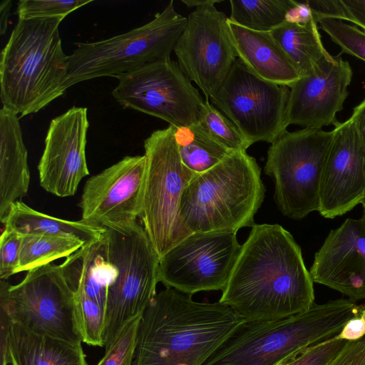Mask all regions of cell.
<instances>
[{"mask_svg":"<svg viewBox=\"0 0 365 365\" xmlns=\"http://www.w3.org/2000/svg\"><path fill=\"white\" fill-rule=\"evenodd\" d=\"M220 302L244 321L280 319L314 304V282L300 247L278 224H255Z\"/></svg>","mask_w":365,"mask_h":365,"instance_id":"1","label":"cell"},{"mask_svg":"<svg viewBox=\"0 0 365 365\" xmlns=\"http://www.w3.org/2000/svg\"><path fill=\"white\" fill-rule=\"evenodd\" d=\"M243 322L226 304L166 287L141 316L133 365H202Z\"/></svg>","mask_w":365,"mask_h":365,"instance_id":"2","label":"cell"},{"mask_svg":"<svg viewBox=\"0 0 365 365\" xmlns=\"http://www.w3.org/2000/svg\"><path fill=\"white\" fill-rule=\"evenodd\" d=\"M62 21L19 19L1 52V101L19 118L37 113L66 91Z\"/></svg>","mask_w":365,"mask_h":365,"instance_id":"3","label":"cell"},{"mask_svg":"<svg viewBox=\"0 0 365 365\" xmlns=\"http://www.w3.org/2000/svg\"><path fill=\"white\" fill-rule=\"evenodd\" d=\"M359 308L337 299L284 319L244 321L202 365H279L337 336Z\"/></svg>","mask_w":365,"mask_h":365,"instance_id":"4","label":"cell"},{"mask_svg":"<svg viewBox=\"0 0 365 365\" xmlns=\"http://www.w3.org/2000/svg\"><path fill=\"white\" fill-rule=\"evenodd\" d=\"M264 194L255 158L233 151L190 181L180 198V217L192 233L237 232L255 224Z\"/></svg>","mask_w":365,"mask_h":365,"instance_id":"5","label":"cell"},{"mask_svg":"<svg viewBox=\"0 0 365 365\" xmlns=\"http://www.w3.org/2000/svg\"><path fill=\"white\" fill-rule=\"evenodd\" d=\"M187 24L174 1L153 20L130 31L90 43H79L68 56L65 88L103 76L116 78L158 60L170 58Z\"/></svg>","mask_w":365,"mask_h":365,"instance_id":"6","label":"cell"},{"mask_svg":"<svg viewBox=\"0 0 365 365\" xmlns=\"http://www.w3.org/2000/svg\"><path fill=\"white\" fill-rule=\"evenodd\" d=\"M103 235L114 269L105 307L106 349L126 324L143 314L157 294L160 257L137 220L106 227Z\"/></svg>","mask_w":365,"mask_h":365,"instance_id":"7","label":"cell"},{"mask_svg":"<svg viewBox=\"0 0 365 365\" xmlns=\"http://www.w3.org/2000/svg\"><path fill=\"white\" fill-rule=\"evenodd\" d=\"M144 148L147 170L140 217L161 258L192 234L180 217V201L196 174L182 163L172 125L154 130Z\"/></svg>","mask_w":365,"mask_h":365,"instance_id":"8","label":"cell"},{"mask_svg":"<svg viewBox=\"0 0 365 365\" xmlns=\"http://www.w3.org/2000/svg\"><path fill=\"white\" fill-rule=\"evenodd\" d=\"M334 130L286 131L271 143L264 173L274 182L275 202L286 217L301 220L319 207V186Z\"/></svg>","mask_w":365,"mask_h":365,"instance_id":"9","label":"cell"},{"mask_svg":"<svg viewBox=\"0 0 365 365\" xmlns=\"http://www.w3.org/2000/svg\"><path fill=\"white\" fill-rule=\"evenodd\" d=\"M0 304L6 307L13 322L31 332L83 342L74 293L60 265L33 269L16 285L1 279Z\"/></svg>","mask_w":365,"mask_h":365,"instance_id":"10","label":"cell"},{"mask_svg":"<svg viewBox=\"0 0 365 365\" xmlns=\"http://www.w3.org/2000/svg\"><path fill=\"white\" fill-rule=\"evenodd\" d=\"M112 91L125 108L158 118L175 128L200 120L205 100L177 62L170 58L124 73Z\"/></svg>","mask_w":365,"mask_h":365,"instance_id":"11","label":"cell"},{"mask_svg":"<svg viewBox=\"0 0 365 365\" xmlns=\"http://www.w3.org/2000/svg\"><path fill=\"white\" fill-rule=\"evenodd\" d=\"M289 91L258 77L237 58L210 100L252 144L272 143L287 131Z\"/></svg>","mask_w":365,"mask_h":365,"instance_id":"12","label":"cell"},{"mask_svg":"<svg viewBox=\"0 0 365 365\" xmlns=\"http://www.w3.org/2000/svg\"><path fill=\"white\" fill-rule=\"evenodd\" d=\"M236 234L192 233L160 258L159 282L189 295L222 291L241 250Z\"/></svg>","mask_w":365,"mask_h":365,"instance_id":"13","label":"cell"},{"mask_svg":"<svg viewBox=\"0 0 365 365\" xmlns=\"http://www.w3.org/2000/svg\"><path fill=\"white\" fill-rule=\"evenodd\" d=\"M227 21L215 5L195 9L187 17L173 49L180 68L207 101L217 92L237 58Z\"/></svg>","mask_w":365,"mask_h":365,"instance_id":"14","label":"cell"},{"mask_svg":"<svg viewBox=\"0 0 365 365\" xmlns=\"http://www.w3.org/2000/svg\"><path fill=\"white\" fill-rule=\"evenodd\" d=\"M147 170L145 155L126 156L91 177L79 206L81 220L106 227L140 216Z\"/></svg>","mask_w":365,"mask_h":365,"instance_id":"15","label":"cell"},{"mask_svg":"<svg viewBox=\"0 0 365 365\" xmlns=\"http://www.w3.org/2000/svg\"><path fill=\"white\" fill-rule=\"evenodd\" d=\"M88 109L73 106L53 118L38 165L41 186L60 197L73 196L89 174L86 147Z\"/></svg>","mask_w":365,"mask_h":365,"instance_id":"16","label":"cell"},{"mask_svg":"<svg viewBox=\"0 0 365 365\" xmlns=\"http://www.w3.org/2000/svg\"><path fill=\"white\" fill-rule=\"evenodd\" d=\"M324 165L318 212L332 219L365 199V148L354 121L336 125Z\"/></svg>","mask_w":365,"mask_h":365,"instance_id":"17","label":"cell"},{"mask_svg":"<svg viewBox=\"0 0 365 365\" xmlns=\"http://www.w3.org/2000/svg\"><path fill=\"white\" fill-rule=\"evenodd\" d=\"M353 76L349 61L333 56L289 87L286 124L322 129L339 123L336 113L344 108Z\"/></svg>","mask_w":365,"mask_h":365,"instance_id":"18","label":"cell"},{"mask_svg":"<svg viewBox=\"0 0 365 365\" xmlns=\"http://www.w3.org/2000/svg\"><path fill=\"white\" fill-rule=\"evenodd\" d=\"M309 273L314 283L327 286L356 302L365 300V215L347 218L331 230L315 253Z\"/></svg>","mask_w":365,"mask_h":365,"instance_id":"19","label":"cell"},{"mask_svg":"<svg viewBox=\"0 0 365 365\" xmlns=\"http://www.w3.org/2000/svg\"><path fill=\"white\" fill-rule=\"evenodd\" d=\"M237 58L258 77L289 88L299 78L270 31H257L227 21Z\"/></svg>","mask_w":365,"mask_h":365,"instance_id":"20","label":"cell"},{"mask_svg":"<svg viewBox=\"0 0 365 365\" xmlns=\"http://www.w3.org/2000/svg\"><path fill=\"white\" fill-rule=\"evenodd\" d=\"M30 182L28 153L23 140L19 116L0 110V220L10 207L26 195Z\"/></svg>","mask_w":365,"mask_h":365,"instance_id":"21","label":"cell"},{"mask_svg":"<svg viewBox=\"0 0 365 365\" xmlns=\"http://www.w3.org/2000/svg\"><path fill=\"white\" fill-rule=\"evenodd\" d=\"M60 266L73 293L83 292L105 309L107 290L113 279L114 269L108 259L103 233L67 257Z\"/></svg>","mask_w":365,"mask_h":365,"instance_id":"22","label":"cell"},{"mask_svg":"<svg viewBox=\"0 0 365 365\" xmlns=\"http://www.w3.org/2000/svg\"><path fill=\"white\" fill-rule=\"evenodd\" d=\"M9 354L11 365H88L81 343L37 334L14 322Z\"/></svg>","mask_w":365,"mask_h":365,"instance_id":"23","label":"cell"},{"mask_svg":"<svg viewBox=\"0 0 365 365\" xmlns=\"http://www.w3.org/2000/svg\"><path fill=\"white\" fill-rule=\"evenodd\" d=\"M317 24L313 16L305 22L287 19L270 31L300 77L333 57L322 43Z\"/></svg>","mask_w":365,"mask_h":365,"instance_id":"24","label":"cell"},{"mask_svg":"<svg viewBox=\"0 0 365 365\" xmlns=\"http://www.w3.org/2000/svg\"><path fill=\"white\" fill-rule=\"evenodd\" d=\"M1 222L4 225V228L21 236H63L79 239L85 244L101 237L105 230V227L89 224L82 220L71 221L48 215L19 200L10 207L7 215Z\"/></svg>","mask_w":365,"mask_h":365,"instance_id":"25","label":"cell"},{"mask_svg":"<svg viewBox=\"0 0 365 365\" xmlns=\"http://www.w3.org/2000/svg\"><path fill=\"white\" fill-rule=\"evenodd\" d=\"M175 137L182 163L195 174L208 170L231 153L212 137L200 121L187 127L175 128Z\"/></svg>","mask_w":365,"mask_h":365,"instance_id":"26","label":"cell"},{"mask_svg":"<svg viewBox=\"0 0 365 365\" xmlns=\"http://www.w3.org/2000/svg\"><path fill=\"white\" fill-rule=\"evenodd\" d=\"M228 19L241 26L257 31H272L284 23L291 11L297 6L293 0H230Z\"/></svg>","mask_w":365,"mask_h":365,"instance_id":"27","label":"cell"},{"mask_svg":"<svg viewBox=\"0 0 365 365\" xmlns=\"http://www.w3.org/2000/svg\"><path fill=\"white\" fill-rule=\"evenodd\" d=\"M85 243L74 237L48 235L22 237L18 273L30 271L78 250Z\"/></svg>","mask_w":365,"mask_h":365,"instance_id":"28","label":"cell"},{"mask_svg":"<svg viewBox=\"0 0 365 365\" xmlns=\"http://www.w3.org/2000/svg\"><path fill=\"white\" fill-rule=\"evenodd\" d=\"M200 121L217 141L231 152L246 151L252 145L209 101L205 100Z\"/></svg>","mask_w":365,"mask_h":365,"instance_id":"29","label":"cell"},{"mask_svg":"<svg viewBox=\"0 0 365 365\" xmlns=\"http://www.w3.org/2000/svg\"><path fill=\"white\" fill-rule=\"evenodd\" d=\"M74 296L83 342L105 346V309L81 291L76 292Z\"/></svg>","mask_w":365,"mask_h":365,"instance_id":"30","label":"cell"},{"mask_svg":"<svg viewBox=\"0 0 365 365\" xmlns=\"http://www.w3.org/2000/svg\"><path fill=\"white\" fill-rule=\"evenodd\" d=\"M317 23L341 53L365 62V31L337 19L323 18Z\"/></svg>","mask_w":365,"mask_h":365,"instance_id":"31","label":"cell"},{"mask_svg":"<svg viewBox=\"0 0 365 365\" xmlns=\"http://www.w3.org/2000/svg\"><path fill=\"white\" fill-rule=\"evenodd\" d=\"M317 21L337 19L353 23L365 31V0H311L306 1Z\"/></svg>","mask_w":365,"mask_h":365,"instance_id":"32","label":"cell"},{"mask_svg":"<svg viewBox=\"0 0 365 365\" xmlns=\"http://www.w3.org/2000/svg\"><path fill=\"white\" fill-rule=\"evenodd\" d=\"M93 2V0H21L16 14L19 19H64L75 10Z\"/></svg>","mask_w":365,"mask_h":365,"instance_id":"33","label":"cell"},{"mask_svg":"<svg viewBox=\"0 0 365 365\" xmlns=\"http://www.w3.org/2000/svg\"><path fill=\"white\" fill-rule=\"evenodd\" d=\"M141 316L134 318L121 329L96 365H133Z\"/></svg>","mask_w":365,"mask_h":365,"instance_id":"34","label":"cell"},{"mask_svg":"<svg viewBox=\"0 0 365 365\" xmlns=\"http://www.w3.org/2000/svg\"><path fill=\"white\" fill-rule=\"evenodd\" d=\"M346 341L336 336L307 348L279 365H329Z\"/></svg>","mask_w":365,"mask_h":365,"instance_id":"35","label":"cell"},{"mask_svg":"<svg viewBox=\"0 0 365 365\" xmlns=\"http://www.w3.org/2000/svg\"><path fill=\"white\" fill-rule=\"evenodd\" d=\"M21 235L4 228L0 237V279L18 273L22 242Z\"/></svg>","mask_w":365,"mask_h":365,"instance_id":"36","label":"cell"},{"mask_svg":"<svg viewBox=\"0 0 365 365\" xmlns=\"http://www.w3.org/2000/svg\"><path fill=\"white\" fill-rule=\"evenodd\" d=\"M329 365H365V335L347 341Z\"/></svg>","mask_w":365,"mask_h":365,"instance_id":"37","label":"cell"},{"mask_svg":"<svg viewBox=\"0 0 365 365\" xmlns=\"http://www.w3.org/2000/svg\"><path fill=\"white\" fill-rule=\"evenodd\" d=\"M365 335V309L360 304L358 313L350 319L344 326L337 338L346 341H354Z\"/></svg>","mask_w":365,"mask_h":365,"instance_id":"38","label":"cell"},{"mask_svg":"<svg viewBox=\"0 0 365 365\" xmlns=\"http://www.w3.org/2000/svg\"><path fill=\"white\" fill-rule=\"evenodd\" d=\"M12 319L6 307L0 304V359L1 365H7L9 362V336Z\"/></svg>","mask_w":365,"mask_h":365,"instance_id":"39","label":"cell"},{"mask_svg":"<svg viewBox=\"0 0 365 365\" xmlns=\"http://www.w3.org/2000/svg\"><path fill=\"white\" fill-rule=\"evenodd\" d=\"M350 118L356 125L365 148V97L353 108Z\"/></svg>","mask_w":365,"mask_h":365,"instance_id":"40","label":"cell"},{"mask_svg":"<svg viewBox=\"0 0 365 365\" xmlns=\"http://www.w3.org/2000/svg\"><path fill=\"white\" fill-rule=\"evenodd\" d=\"M11 7V1L4 0L0 4V34L4 35L8 27V21Z\"/></svg>","mask_w":365,"mask_h":365,"instance_id":"41","label":"cell"},{"mask_svg":"<svg viewBox=\"0 0 365 365\" xmlns=\"http://www.w3.org/2000/svg\"><path fill=\"white\" fill-rule=\"evenodd\" d=\"M184 4L188 8L195 7L196 9L200 7H205L207 6H212L215 4L220 3V0H182Z\"/></svg>","mask_w":365,"mask_h":365,"instance_id":"42","label":"cell"},{"mask_svg":"<svg viewBox=\"0 0 365 365\" xmlns=\"http://www.w3.org/2000/svg\"><path fill=\"white\" fill-rule=\"evenodd\" d=\"M361 204H362L363 208H364V215H365V199Z\"/></svg>","mask_w":365,"mask_h":365,"instance_id":"43","label":"cell"},{"mask_svg":"<svg viewBox=\"0 0 365 365\" xmlns=\"http://www.w3.org/2000/svg\"><path fill=\"white\" fill-rule=\"evenodd\" d=\"M362 305H363V307H364V308L365 309V303L362 304Z\"/></svg>","mask_w":365,"mask_h":365,"instance_id":"44","label":"cell"}]
</instances>
